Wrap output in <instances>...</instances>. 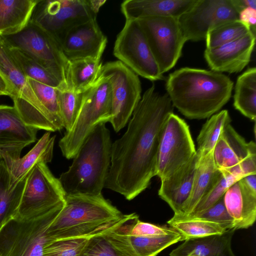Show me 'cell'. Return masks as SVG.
Here are the masks:
<instances>
[{"instance_id":"e0dca14e","label":"cell","mask_w":256,"mask_h":256,"mask_svg":"<svg viewBox=\"0 0 256 256\" xmlns=\"http://www.w3.org/2000/svg\"><path fill=\"white\" fill-rule=\"evenodd\" d=\"M136 213L123 214L115 224L88 239L80 256H138L130 241Z\"/></svg>"},{"instance_id":"83f0119b","label":"cell","mask_w":256,"mask_h":256,"mask_svg":"<svg viewBox=\"0 0 256 256\" xmlns=\"http://www.w3.org/2000/svg\"><path fill=\"white\" fill-rule=\"evenodd\" d=\"M182 236V241L221 234L226 230L218 223L182 214H174L167 222Z\"/></svg>"},{"instance_id":"b9f144b4","label":"cell","mask_w":256,"mask_h":256,"mask_svg":"<svg viewBox=\"0 0 256 256\" xmlns=\"http://www.w3.org/2000/svg\"><path fill=\"white\" fill-rule=\"evenodd\" d=\"M238 20L248 26L256 34V8H246L238 12Z\"/></svg>"},{"instance_id":"3957f363","label":"cell","mask_w":256,"mask_h":256,"mask_svg":"<svg viewBox=\"0 0 256 256\" xmlns=\"http://www.w3.org/2000/svg\"><path fill=\"white\" fill-rule=\"evenodd\" d=\"M123 214L102 194H67L47 235L51 240L90 237L113 225Z\"/></svg>"},{"instance_id":"30bf717a","label":"cell","mask_w":256,"mask_h":256,"mask_svg":"<svg viewBox=\"0 0 256 256\" xmlns=\"http://www.w3.org/2000/svg\"><path fill=\"white\" fill-rule=\"evenodd\" d=\"M66 194L46 164H37L28 172L14 220L40 215L64 204Z\"/></svg>"},{"instance_id":"9c48e42d","label":"cell","mask_w":256,"mask_h":256,"mask_svg":"<svg viewBox=\"0 0 256 256\" xmlns=\"http://www.w3.org/2000/svg\"><path fill=\"white\" fill-rule=\"evenodd\" d=\"M90 0H38L30 21L51 34L60 44L74 27L96 18Z\"/></svg>"},{"instance_id":"8992f818","label":"cell","mask_w":256,"mask_h":256,"mask_svg":"<svg viewBox=\"0 0 256 256\" xmlns=\"http://www.w3.org/2000/svg\"><path fill=\"white\" fill-rule=\"evenodd\" d=\"M64 204L40 215L7 223L0 231V256H42L45 244L51 240L48 229Z\"/></svg>"},{"instance_id":"44dd1931","label":"cell","mask_w":256,"mask_h":256,"mask_svg":"<svg viewBox=\"0 0 256 256\" xmlns=\"http://www.w3.org/2000/svg\"><path fill=\"white\" fill-rule=\"evenodd\" d=\"M200 157V152L196 150L188 162L170 176L161 180L158 196L170 206L174 214L182 212L190 197Z\"/></svg>"},{"instance_id":"603a6c76","label":"cell","mask_w":256,"mask_h":256,"mask_svg":"<svg viewBox=\"0 0 256 256\" xmlns=\"http://www.w3.org/2000/svg\"><path fill=\"white\" fill-rule=\"evenodd\" d=\"M223 198L235 230L253 226L256 219V194L248 189L240 179L228 188Z\"/></svg>"},{"instance_id":"2e32d148","label":"cell","mask_w":256,"mask_h":256,"mask_svg":"<svg viewBox=\"0 0 256 256\" xmlns=\"http://www.w3.org/2000/svg\"><path fill=\"white\" fill-rule=\"evenodd\" d=\"M216 167L220 171L244 177L256 174V146L247 142L229 124L220 136L212 152Z\"/></svg>"},{"instance_id":"f35d334b","label":"cell","mask_w":256,"mask_h":256,"mask_svg":"<svg viewBox=\"0 0 256 256\" xmlns=\"http://www.w3.org/2000/svg\"><path fill=\"white\" fill-rule=\"evenodd\" d=\"M89 238L49 240L44 247L42 256H80Z\"/></svg>"},{"instance_id":"f1b7e54d","label":"cell","mask_w":256,"mask_h":256,"mask_svg":"<svg viewBox=\"0 0 256 256\" xmlns=\"http://www.w3.org/2000/svg\"><path fill=\"white\" fill-rule=\"evenodd\" d=\"M100 60L84 58L70 61L68 88L78 94L88 90L100 75L103 66Z\"/></svg>"},{"instance_id":"f6af8a7d","label":"cell","mask_w":256,"mask_h":256,"mask_svg":"<svg viewBox=\"0 0 256 256\" xmlns=\"http://www.w3.org/2000/svg\"><path fill=\"white\" fill-rule=\"evenodd\" d=\"M232 1L238 12L246 8H256V0H232Z\"/></svg>"},{"instance_id":"5b68a950","label":"cell","mask_w":256,"mask_h":256,"mask_svg":"<svg viewBox=\"0 0 256 256\" xmlns=\"http://www.w3.org/2000/svg\"><path fill=\"white\" fill-rule=\"evenodd\" d=\"M112 114V94L107 78L100 75L96 82L82 93L80 108L72 128L65 132L58 145L67 159L73 158L83 142L97 124L109 122Z\"/></svg>"},{"instance_id":"52a82bcc","label":"cell","mask_w":256,"mask_h":256,"mask_svg":"<svg viewBox=\"0 0 256 256\" xmlns=\"http://www.w3.org/2000/svg\"><path fill=\"white\" fill-rule=\"evenodd\" d=\"M2 37L8 46L28 54L52 73L64 88H68L70 62L60 44L48 32L29 21L18 33Z\"/></svg>"},{"instance_id":"d4e9b609","label":"cell","mask_w":256,"mask_h":256,"mask_svg":"<svg viewBox=\"0 0 256 256\" xmlns=\"http://www.w3.org/2000/svg\"><path fill=\"white\" fill-rule=\"evenodd\" d=\"M235 230L228 229L221 234L186 240L170 256H186L192 252L200 256H236L232 248Z\"/></svg>"},{"instance_id":"4dcf8cb0","label":"cell","mask_w":256,"mask_h":256,"mask_svg":"<svg viewBox=\"0 0 256 256\" xmlns=\"http://www.w3.org/2000/svg\"><path fill=\"white\" fill-rule=\"evenodd\" d=\"M0 231L14 219L18 209L26 176L10 190L8 174L4 161L0 162Z\"/></svg>"},{"instance_id":"8fae6325","label":"cell","mask_w":256,"mask_h":256,"mask_svg":"<svg viewBox=\"0 0 256 256\" xmlns=\"http://www.w3.org/2000/svg\"><path fill=\"white\" fill-rule=\"evenodd\" d=\"M100 74L108 78L112 94V114L109 121L116 132L130 120L141 99V84L137 75L119 60L102 66Z\"/></svg>"},{"instance_id":"ba28073f","label":"cell","mask_w":256,"mask_h":256,"mask_svg":"<svg viewBox=\"0 0 256 256\" xmlns=\"http://www.w3.org/2000/svg\"><path fill=\"white\" fill-rule=\"evenodd\" d=\"M0 73L13 88L12 99L24 122L28 126L50 132L57 131L48 120L44 111L32 91L28 78L12 56L2 36L0 35Z\"/></svg>"},{"instance_id":"7dc6e473","label":"cell","mask_w":256,"mask_h":256,"mask_svg":"<svg viewBox=\"0 0 256 256\" xmlns=\"http://www.w3.org/2000/svg\"></svg>"},{"instance_id":"8d00e7d4","label":"cell","mask_w":256,"mask_h":256,"mask_svg":"<svg viewBox=\"0 0 256 256\" xmlns=\"http://www.w3.org/2000/svg\"><path fill=\"white\" fill-rule=\"evenodd\" d=\"M58 102L63 127L66 132L72 127L78 114L82 97L70 88L58 90Z\"/></svg>"},{"instance_id":"9a60e30c","label":"cell","mask_w":256,"mask_h":256,"mask_svg":"<svg viewBox=\"0 0 256 256\" xmlns=\"http://www.w3.org/2000/svg\"><path fill=\"white\" fill-rule=\"evenodd\" d=\"M238 16L232 0H196L178 21L186 41H199L206 40L212 29L238 20Z\"/></svg>"},{"instance_id":"74e56055","label":"cell","mask_w":256,"mask_h":256,"mask_svg":"<svg viewBox=\"0 0 256 256\" xmlns=\"http://www.w3.org/2000/svg\"><path fill=\"white\" fill-rule=\"evenodd\" d=\"M242 178L241 176L220 171V174L216 183L200 200L190 214H196L208 208L223 196L231 185Z\"/></svg>"},{"instance_id":"ac0fdd59","label":"cell","mask_w":256,"mask_h":256,"mask_svg":"<svg viewBox=\"0 0 256 256\" xmlns=\"http://www.w3.org/2000/svg\"><path fill=\"white\" fill-rule=\"evenodd\" d=\"M38 130L27 125L14 106L0 104V157L20 158L24 148L36 140Z\"/></svg>"},{"instance_id":"d6a6232c","label":"cell","mask_w":256,"mask_h":256,"mask_svg":"<svg viewBox=\"0 0 256 256\" xmlns=\"http://www.w3.org/2000/svg\"><path fill=\"white\" fill-rule=\"evenodd\" d=\"M8 48L12 56L28 78L58 89L67 88L52 73L28 54L19 49Z\"/></svg>"},{"instance_id":"60d3db41","label":"cell","mask_w":256,"mask_h":256,"mask_svg":"<svg viewBox=\"0 0 256 256\" xmlns=\"http://www.w3.org/2000/svg\"><path fill=\"white\" fill-rule=\"evenodd\" d=\"M179 234L174 229L166 226H160L140 221L136 222L130 236H162Z\"/></svg>"},{"instance_id":"e575fe53","label":"cell","mask_w":256,"mask_h":256,"mask_svg":"<svg viewBox=\"0 0 256 256\" xmlns=\"http://www.w3.org/2000/svg\"><path fill=\"white\" fill-rule=\"evenodd\" d=\"M250 28L238 20L225 22L210 30L206 38V48H213L248 34Z\"/></svg>"},{"instance_id":"836d02e7","label":"cell","mask_w":256,"mask_h":256,"mask_svg":"<svg viewBox=\"0 0 256 256\" xmlns=\"http://www.w3.org/2000/svg\"><path fill=\"white\" fill-rule=\"evenodd\" d=\"M28 82L42 105L48 121L56 128H64L58 102V90L30 78Z\"/></svg>"},{"instance_id":"6da1fadb","label":"cell","mask_w":256,"mask_h":256,"mask_svg":"<svg viewBox=\"0 0 256 256\" xmlns=\"http://www.w3.org/2000/svg\"><path fill=\"white\" fill-rule=\"evenodd\" d=\"M174 106L154 84L146 90L128 121L126 132L112 143L104 188L131 200L147 188L156 176L162 132Z\"/></svg>"},{"instance_id":"f546056e","label":"cell","mask_w":256,"mask_h":256,"mask_svg":"<svg viewBox=\"0 0 256 256\" xmlns=\"http://www.w3.org/2000/svg\"><path fill=\"white\" fill-rule=\"evenodd\" d=\"M234 106L250 120H256V68H251L240 75L236 82Z\"/></svg>"},{"instance_id":"bcb514c9","label":"cell","mask_w":256,"mask_h":256,"mask_svg":"<svg viewBox=\"0 0 256 256\" xmlns=\"http://www.w3.org/2000/svg\"><path fill=\"white\" fill-rule=\"evenodd\" d=\"M186 256H199L195 253L192 252V253L188 254Z\"/></svg>"},{"instance_id":"5bb4252c","label":"cell","mask_w":256,"mask_h":256,"mask_svg":"<svg viewBox=\"0 0 256 256\" xmlns=\"http://www.w3.org/2000/svg\"><path fill=\"white\" fill-rule=\"evenodd\" d=\"M114 54L137 75L152 81L163 78L144 32L137 20H126L117 36Z\"/></svg>"},{"instance_id":"7bdbcfd3","label":"cell","mask_w":256,"mask_h":256,"mask_svg":"<svg viewBox=\"0 0 256 256\" xmlns=\"http://www.w3.org/2000/svg\"><path fill=\"white\" fill-rule=\"evenodd\" d=\"M0 96H8L12 98L14 96L13 88L0 73Z\"/></svg>"},{"instance_id":"cb8c5ba5","label":"cell","mask_w":256,"mask_h":256,"mask_svg":"<svg viewBox=\"0 0 256 256\" xmlns=\"http://www.w3.org/2000/svg\"><path fill=\"white\" fill-rule=\"evenodd\" d=\"M55 138L56 136H50V132H47L24 156L4 161L8 174L10 190L14 189L37 164L52 161Z\"/></svg>"},{"instance_id":"ee69618b","label":"cell","mask_w":256,"mask_h":256,"mask_svg":"<svg viewBox=\"0 0 256 256\" xmlns=\"http://www.w3.org/2000/svg\"><path fill=\"white\" fill-rule=\"evenodd\" d=\"M240 180L248 189L256 194V174L245 176L240 178Z\"/></svg>"},{"instance_id":"d6986e66","label":"cell","mask_w":256,"mask_h":256,"mask_svg":"<svg viewBox=\"0 0 256 256\" xmlns=\"http://www.w3.org/2000/svg\"><path fill=\"white\" fill-rule=\"evenodd\" d=\"M106 44L107 38L95 18L70 29L60 46L70 62L84 58L101 59Z\"/></svg>"},{"instance_id":"4316f807","label":"cell","mask_w":256,"mask_h":256,"mask_svg":"<svg viewBox=\"0 0 256 256\" xmlns=\"http://www.w3.org/2000/svg\"><path fill=\"white\" fill-rule=\"evenodd\" d=\"M212 152L204 156H201L190 194L180 214H190L200 200L218 180L220 171L215 165Z\"/></svg>"},{"instance_id":"277c9868","label":"cell","mask_w":256,"mask_h":256,"mask_svg":"<svg viewBox=\"0 0 256 256\" xmlns=\"http://www.w3.org/2000/svg\"><path fill=\"white\" fill-rule=\"evenodd\" d=\"M112 140L106 123L92 129L67 171L58 178L67 194H102L110 164Z\"/></svg>"},{"instance_id":"7c38bea8","label":"cell","mask_w":256,"mask_h":256,"mask_svg":"<svg viewBox=\"0 0 256 256\" xmlns=\"http://www.w3.org/2000/svg\"><path fill=\"white\" fill-rule=\"evenodd\" d=\"M189 126L174 113L164 124L160 141L155 175L165 179L188 162L196 153Z\"/></svg>"},{"instance_id":"1f68e13d","label":"cell","mask_w":256,"mask_h":256,"mask_svg":"<svg viewBox=\"0 0 256 256\" xmlns=\"http://www.w3.org/2000/svg\"><path fill=\"white\" fill-rule=\"evenodd\" d=\"M231 118L226 110L214 114L203 125L197 138L198 149L203 156L213 151L224 128L230 124Z\"/></svg>"},{"instance_id":"4fadbf2b","label":"cell","mask_w":256,"mask_h":256,"mask_svg":"<svg viewBox=\"0 0 256 256\" xmlns=\"http://www.w3.org/2000/svg\"><path fill=\"white\" fill-rule=\"evenodd\" d=\"M162 74L176 64L186 42L178 18L146 17L137 20Z\"/></svg>"},{"instance_id":"7402d4cb","label":"cell","mask_w":256,"mask_h":256,"mask_svg":"<svg viewBox=\"0 0 256 256\" xmlns=\"http://www.w3.org/2000/svg\"><path fill=\"white\" fill-rule=\"evenodd\" d=\"M196 0H127L121 4L126 20H138L152 16L178 18L188 12Z\"/></svg>"},{"instance_id":"ffe728a7","label":"cell","mask_w":256,"mask_h":256,"mask_svg":"<svg viewBox=\"0 0 256 256\" xmlns=\"http://www.w3.org/2000/svg\"><path fill=\"white\" fill-rule=\"evenodd\" d=\"M256 41L252 31L236 40L213 48H206L204 58L212 70L237 73L249 63Z\"/></svg>"},{"instance_id":"ab89813d","label":"cell","mask_w":256,"mask_h":256,"mask_svg":"<svg viewBox=\"0 0 256 256\" xmlns=\"http://www.w3.org/2000/svg\"><path fill=\"white\" fill-rule=\"evenodd\" d=\"M191 216L218 223L226 230L234 229V220L226 209L223 196L206 210Z\"/></svg>"},{"instance_id":"7a4b0ae2","label":"cell","mask_w":256,"mask_h":256,"mask_svg":"<svg viewBox=\"0 0 256 256\" xmlns=\"http://www.w3.org/2000/svg\"><path fill=\"white\" fill-rule=\"evenodd\" d=\"M233 86L222 73L191 68L174 71L166 82L174 107L190 119H204L218 112L230 100Z\"/></svg>"},{"instance_id":"484cf974","label":"cell","mask_w":256,"mask_h":256,"mask_svg":"<svg viewBox=\"0 0 256 256\" xmlns=\"http://www.w3.org/2000/svg\"><path fill=\"white\" fill-rule=\"evenodd\" d=\"M38 0H0V35L18 33L29 22Z\"/></svg>"},{"instance_id":"d590c367","label":"cell","mask_w":256,"mask_h":256,"mask_svg":"<svg viewBox=\"0 0 256 256\" xmlns=\"http://www.w3.org/2000/svg\"><path fill=\"white\" fill-rule=\"evenodd\" d=\"M132 246L138 256H156L171 245L182 241L180 234L162 236H130Z\"/></svg>"}]
</instances>
